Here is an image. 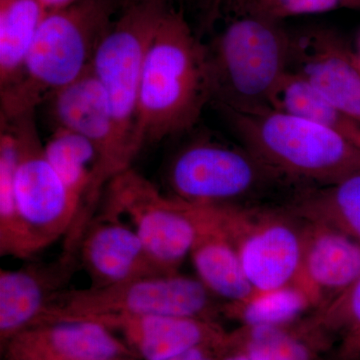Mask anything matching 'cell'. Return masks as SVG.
Segmentation results:
<instances>
[{
    "label": "cell",
    "instance_id": "obj_1",
    "mask_svg": "<svg viewBox=\"0 0 360 360\" xmlns=\"http://www.w3.org/2000/svg\"><path fill=\"white\" fill-rule=\"evenodd\" d=\"M212 103L205 42L182 11L167 6L142 68L139 137L142 148L187 131Z\"/></svg>",
    "mask_w": 360,
    "mask_h": 360
},
{
    "label": "cell",
    "instance_id": "obj_2",
    "mask_svg": "<svg viewBox=\"0 0 360 360\" xmlns=\"http://www.w3.org/2000/svg\"><path fill=\"white\" fill-rule=\"evenodd\" d=\"M113 13L115 0H77L47 13L20 77L0 90L1 118L34 113L37 105L84 75L115 20Z\"/></svg>",
    "mask_w": 360,
    "mask_h": 360
},
{
    "label": "cell",
    "instance_id": "obj_3",
    "mask_svg": "<svg viewBox=\"0 0 360 360\" xmlns=\"http://www.w3.org/2000/svg\"><path fill=\"white\" fill-rule=\"evenodd\" d=\"M238 141L285 181L328 186L360 172V148L335 130L270 106L217 108Z\"/></svg>",
    "mask_w": 360,
    "mask_h": 360
},
{
    "label": "cell",
    "instance_id": "obj_4",
    "mask_svg": "<svg viewBox=\"0 0 360 360\" xmlns=\"http://www.w3.org/2000/svg\"><path fill=\"white\" fill-rule=\"evenodd\" d=\"M227 14L221 30L205 44L210 103L234 110L269 106L274 89L290 70L293 32L255 14Z\"/></svg>",
    "mask_w": 360,
    "mask_h": 360
},
{
    "label": "cell",
    "instance_id": "obj_5",
    "mask_svg": "<svg viewBox=\"0 0 360 360\" xmlns=\"http://www.w3.org/2000/svg\"><path fill=\"white\" fill-rule=\"evenodd\" d=\"M167 0H144L122 7L97 47L91 70L110 104L118 174L132 167L142 146L139 103L142 68L149 42Z\"/></svg>",
    "mask_w": 360,
    "mask_h": 360
},
{
    "label": "cell",
    "instance_id": "obj_6",
    "mask_svg": "<svg viewBox=\"0 0 360 360\" xmlns=\"http://www.w3.org/2000/svg\"><path fill=\"white\" fill-rule=\"evenodd\" d=\"M212 293L200 279L179 272L59 292L39 322L103 315L162 314L213 319ZM34 323V324H35Z\"/></svg>",
    "mask_w": 360,
    "mask_h": 360
},
{
    "label": "cell",
    "instance_id": "obj_7",
    "mask_svg": "<svg viewBox=\"0 0 360 360\" xmlns=\"http://www.w3.org/2000/svg\"><path fill=\"white\" fill-rule=\"evenodd\" d=\"M165 180L170 195L180 200L231 205L285 181L243 144L210 137L182 146L168 163Z\"/></svg>",
    "mask_w": 360,
    "mask_h": 360
},
{
    "label": "cell",
    "instance_id": "obj_8",
    "mask_svg": "<svg viewBox=\"0 0 360 360\" xmlns=\"http://www.w3.org/2000/svg\"><path fill=\"white\" fill-rule=\"evenodd\" d=\"M98 215L129 224L168 272H179L191 255L195 238L191 203L165 194L132 167L108 182Z\"/></svg>",
    "mask_w": 360,
    "mask_h": 360
},
{
    "label": "cell",
    "instance_id": "obj_9",
    "mask_svg": "<svg viewBox=\"0 0 360 360\" xmlns=\"http://www.w3.org/2000/svg\"><path fill=\"white\" fill-rule=\"evenodd\" d=\"M1 120L13 129L18 142L16 202L23 229L37 255L68 236L77 219L79 205L47 160L33 113Z\"/></svg>",
    "mask_w": 360,
    "mask_h": 360
},
{
    "label": "cell",
    "instance_id": "obj_10",
    "mask_svg": "<svg viewBox=\"0 0 360 360\" xmlns=\"http://www.w3.org/2000/svg\"><path fill=\"white\" fill-rule=\"evenodd\" d=\"M217 207L255 295L295 283L302 265L303 231L274 210L231 205Z\"/></svg>",
    "mask_w": 360,
    "mask_h": 360
},
{
    "label": "cell",
    "instance_id": "obj_11",
    "mask_svg": "<svg viewBox=\"0 0 360 360\" xmlns=\"http://www.w3.org/2000/svg\"><path fill=\"white\" fill-rule=\"evenodd\" d=\"M49 101L56 127L82 135L98 153L94 181L77 217L78 227L85 229L94 219L101 193L118 175L110 104L91 68L77 82L56 92Z\"/></svg>",
    "mask_w": 360,
    "mask_h": 360
},
{
    "label": "cell",
    "instance_id": "obj_12",
    "mask_svg": "<svg viewBox=\"0 0 360 360\" xmlns=\"http://www.w3.org/2000/svg\"><path fill=\"white\" fill-rule=\"evenodd\" d=\"M4 360H135L113 331L87 319L33 324L1 345Z\"/></svg>",
    "mask_w": 360,
    "mask_h": 360
},
{
    "label": "cell",
    "instance_id": "obj_13",
    "mask_svg": "<svg viewBox=\"0 0 360 360\" xmlns=\"http://www.w3.org/2000/svg\"><path fill=\"white\" fill-rule=\"evenodd\" d=\"M360 123V59L328 28L292 33L290 70Z\"/></svg>",
    "mask_w": 360,
    "mask_h": 360
},
{
    "label": "cell",
    "instance_id": "obj_14",
    "mask_svg": "<svg viewBox=\"0 0 360 360\" xmlns=\"http://www.w3.org/2000/svg\"><path fill=\"white\" fill-rule=\"evenodd\" d=\"M78 258L92 288L174 274L163 269L136 232L124 221L97 215L85 229Z\"/></svg>",
    "mask_w": 360,
    "mask_h": 360
},
{
    "label": "cell",
    "instance_id": "obj_15",
    "mask_svg": "<svg viewBox=\"0 0 360 360\" xmlns=\"http://www.w3.org/2000/svg\"><path fill=\"white\" fill-rule=\"evenodd\" d=\"M103 324L127 345L137 360H165L191 348L224 342L213 319L174 315H103L89 317Z\"/></svg>",
    "mask_w": 360,
    "mask_h": 360
},
{
    "label": "cell",
    "instance_id": "obj_16",
    "mask_svg": "<svg viewBox=\"0 0 360 360\" xmlns=\"http://www.w3.org/2000/svg\"><path fill=\"white\" fill-rule=\"evenodd\" d=\"M78 253L63 251L51 264L0 270V343L33 326L79 265Z\"/></svg>",
    "mask_w": 360,
    "mask_h": 360
},
{
    "label": "cell",
    "instance_id": "obj_17",
    "mask_svg": "<svg viewBox=\"0 0 360 360\" xmlns=\"http://www.w3.org/2000/svg\"><path fill=\"white\" fill-rule=\"evenodd\" d=\"M303 231L302 265L295 283L307 291L314 305L324 296L328 302L360 277V243L324 222L309 220Z\"/></svg>",
    "mask_w": 360,
    "mask_h": 360
},
{
    "label": "cell",
    "instance_id": "obj_18",
    "mask_svg": "<svg viewBox=\"0 0 360 360\" xmlns=\"http://www.w3.org/2000/svg\"><path fill=\"white\" fill-rule=\"evenodd\" d=\"M191 205L195 238L189 257L198 278L212 295L229 303L246 302L255 290L243 271L236 246L220 221L217 205Z\"/></svg>",
    "mask_w": 360,
    "mask_h": 360
},
{
    "label": "cell",
    "instance_id": "obj_19",
    "mask_svg": "<svg viewBox=\"0 0 360 360\" xmlns=\"http://www.w3.org/2000/svg\"><path fill=\"white\" fill-rule=\"evenodd\" d=\"M46 13L40 0H0V90L20 77Z\"/></svg>",
    "mask_w": 360,
    "mask_h": 360
},
{
    "label": "cell",
    "instance_id": "obj_20",
    "mask_svg": "<svg viewBox=\"0 0 360 360\" xmlns=\"http://www.w3.org/2000/svg\"><path fill=\"white\" fill-rule=\"evenodd\" d=\"M269 106L335 130L360 148V123L295 72L288 70L281 78Z\"/></svg>",
    "mask_w": 360,
    "mask_h": 360
},
{
    "label": "cell",
    "instance_id": "obj_21",
    "mask_svg": "<svg viewBox=\"0 0 360 360\" xmlns=\"http://www.w3.org/2000/svg\"><path fill=\"white\" fill-rule=\"evenodd\" d=\"M292 208L296 214L331 225L360 243V172L309 191Z\"/></svg>",
    "mask_w": 360,
    "mask_h": 360
},
{
    "label": "cell",
    "instance_id": "obj_22",
    "mask_svg": "<svg viewBox=\"0 0 360 360\" xmlns=\"http://www.w3.org/2000/svg\"><path fill=\"white\" fill-rule=\"evenodd\" d=\"M44 155L71 196L77 201L80 212L98 163V153L94 144L77 132L56 127L44 144Z\"/></svg>",
    "mask_w": 360,
    "mask_h": 360
},
{
    "label": "cell",
    "instance_id": "obj_23",
    "mask_svg": "<svg viewBox=\"0 0 360 360\" xmlns=\"http://www.w3.org/2000/svg\"><path fill=\"white\" fill-rule=\"evenodd\" d=\"M18 142L13 129L1 120L0 134V255L28 259L34 257L16 202L15 179Z\"/></svg>",
    "mask_w": 360,
    "mask_h": 360
},
{
    "label": "cell",
    "instance_id": "obj_24",
    "mask_svg": "<svg viewBox=\"0 0 360 360\" xmlns=\"http://www.w3.org/2000/svg\"><path fill=\"white\" fill-rule=\"evenodd\" d=\"M314 305L307 291L296 283L229 303L224 312L243 326H286Z\"/></svg>",
    "mask_w": 360,
    "mask_h": 360
},
{
    "label": "cell",
    "instance_id": "obj_25",
    "mask_svg": "<svg viewBox=\"0 0 360 360\" xmlns=\"http://www.w3.org/2000/svg\"><path fill=\"white\" fill-rule=\"evenodd\" d=\"M229 347L252 360H312L309 345L285 326H243L229 333Z\"/></svg>",
    "mask_w": 360,
    "mask_h": 360
},
{
    "label": "cell",
    "instance_id": "obj_26",
    "mask_svg": "<svg viewBox=\"0 0 360 360\" xmlns=\"http://www.w3.org/2000/svg\"><path fill=\"white\" fill-rule=\"evenodd\" d=\"M347 6V0H248L238 13L255 14L278 22L285 18L310 15Z\"/></svg>",
    "mask_w": 360,
    "mask_h": 360
},
{
    "label": "cell",
    "instance_id": "obj_27",
    "mask_svg": "<svg viewBox=\"0 0 360 360\" xmlns=\"http://www.w3.org/2000/svg\"><path fill=\"white\" fill-rule=\"evenodd\" d=\"M316 321L319 328L341 331L343 335L360 330V277L328 303Z\"/></svg>",
    "mask_w": 360,
    "mask_h": 360
},
{
    "label": "cell",
    "instance_id": "obj_28",
    "mask_svg": "<svg viewBox=\"0 0 360 360\" xmlns=\"http://www.w3.org/2000/svg\"><path fill=\"white\" fill-rule=\"evenodd\" d=\"M227 341L229 338L224 342L193 347L165 360H221L222 355L226 350Z\"/></svg>",
    "mask_w": 360,
    "mask_h": 360
},
{
    "label": "cell",
    "instance_id": "obj_29",
    "mask_svg": "<svg viewBox=\"0 0 360 360\" xmlns=\"http://www.w3.org/2000/svg\"><path fill=\"white\" fill-rule=\"evenodd\" d=\"M340 355L345 360H360V330L343 335Z\"/></svg>",
    "mask_w": 360,
    "mask_h": 360
},
{
    "label": "cell",
    "instance_id": "obj_30",
    "mask_svg": "<svg viewBox=\"0 0 360 360\" xmlns=\"http://www.w3.org/2000/svg\"><path fill=\"white\" fill-rule=\"evenodd\" d=\"M248 0H217L213 6L217 9H224L225 13H238Z\"/></svg>",
    "mask_w": 360,
    "mask_h": 360
},
{
    "label": "cell",
    "instance_id": "obj_31",
    "mask_svg": "<svg viewBox=\"0 0 360 360\" xmlns=\"http://www.w3.org/2000/svg\"><path fill=\"white\" fill-rule=\"evenodd\" d=\"M75 1H77V0H40L46 13L63 8V7L70 6V4H73Z\"/></svg>",
    "mask_w": 360,
    "mask_h": 360
},
{
    "label": "cell",
    "instance_id": "obj_32",
    "mask_svg": "<svg viewBox=\"0 0 360 360\" xmlns=\"http://www.w3.org/2000/svg\"><path fill=\"white\" fill-rule=\"evenodd\" d=\"M221 360H252L250 359L248 355L243 352H239L238 349L229 347L227 345L226 350H225L224 355H222Z\"/></svg>",
    "mask_w": 360,
    "mask_h": 360
},
{
    "label": "cell",
    "instance_id": "obj_33",
    "mask_svg": "<svg viewBox=\"0 0 360 360\" xmlns=\"http://www.w3.org/2000/svg\"><path fill=\"white\" fill-rule=\"evenodd\" d=\"M120 2L122 7L129 6L130 4H137V2L144 1V0H116Z\"/></svg>",
    "mask_w": 360,
    "mask_h": 360
},
{
    "label": "cell",
    "instance_id": "obj_34",
    "mask_svg": "<svg viewBox=\"0 0 360 360\" xmlns=\"http://www.w3.org/2000/svg\"><path fill=\"white\" fill-rule=\"evenodd\" d=\"M347 6H359L360 0H347Z\"/></svg>",
    "mask_w": 360,
    "mask_h": 360
},
{
    "label": "cell",
    "instance_id": "obj_35",
    "mask_svg": "<svg viewBox=\"0 0 360 360\" xmlns=\"http://www.w3.org/2000/svg\"><path fill=\"white\" fill-rule=\"evenodd\" d=\"M359 59H360V47H359Z\"/></svg>",
    "mask_w": 360,
    "mask_h": 360
}]
</instances>
